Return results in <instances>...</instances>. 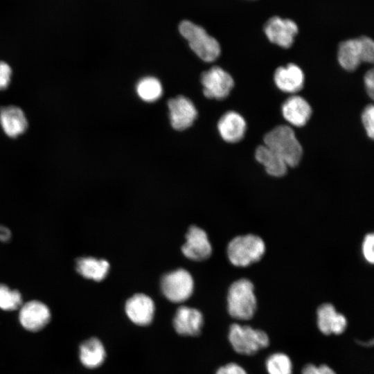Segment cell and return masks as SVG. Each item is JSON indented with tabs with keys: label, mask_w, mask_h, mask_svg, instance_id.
I'll list each match as a JSON object with an SVG mask.
<instances>
[{
	"label": "cell",
	"mask_w": 374,
	"mask_h": 374,
	"mask_svg": "<svg viewBox=\"0 0 374 374\" xmlns=\"http://www.w3.org/2000/svg\"><path fill=\"white\" fill-rule=\"evenodd\" d=\"M179 30L190 48L204 62H211L219 57L221 52L219 42L200 26L184 20L179 25Z\"/></svg>",
	"instance_id": "277c9868"
},
{
	"label": "cell",
	"mask_w": 374,
	"mask_h": 374,
	"mask_svg": "<svg viewBox=\"0 0 374 374\" xmlns=\"http://www.w3.org/2000/svg\"><path fill=\"white\" fill-rule=\"evenodd\" d=\"M374 235L373 233L367 234L362 242V253L365 260L373 264L374 262Z\"/></svg>",
	"instance_id": "f546056e"
},
{
	"label": "cell",
	"mask_w": 374,
	"mask_h": 374,
	"mask_svg": "<svg viewBox=\"0 0 374 374\" xmlns=\"http://www.w3.org/2000/svg\"><path fill=\"white\" fill-rule=\"evenodd\" d=\"M139 96L146 102H154L162 94V86L159 80L154 77H145L136 85Z\"/></svg>",
	"instance_id": "cb8c5ba5"
},
{
	"label": "cell",
	"mask_w": 374,
	"mask_h": 374,
	"mask_svg": "<svg viewBox=\"0 0 374 374\" xmlns=\"http://www.w3.org/2000/svg\"><path fill=\"white\" fill-rule=\"evenodd\" d=\"M217 129L224 141L237 143L241 141L245 134L247 123L240 114L229 111L220 118Z\"/></svg>",
	"instance_id": "ac0fdd59"
},
{
	"label": "cell",
	"mask_w": 374,
	"mask_h": 374,
	"mask_svg": "<svg viewBox=\"0 0 374 374\" xmlns=\"http://www.w3.org/2000/svg\"><path fill=\"white\" fill-rule=\"evenodd\" d=\"M215 374H248V373L240 364L229 362L218 368Z\"/></svg>",
	"instance_id": "4dcf8cb0"
},
{
	"label": "cell",
	"mask_w": 374,
	"mask_h": 374,
	"mask_svg": "<svg viewBox=\"0 0 374 374\" xmlns=\"http://www.w3.org/2000/svg\"><path fill=\"white\" fill-rule=\"evenodd\" d=\"M0 126L7 136L15 139L26 132L28 121L21 107L6 105L0 108Z\"/></svg>",
	"instance_id": "5bb4252c"
},
{
	"label": "cell",
	"mask_w": 374,
	"mask_h": 374,
	"mask_svg": "<svg viewBox=\"0 0 374 374\" xmlns=\"http://www.w3.org/2000/svg\"><path fill=\"white\" fill-rule=\"evenodd\" d=\"M358 343L362 346H373V339L368 340V341H358Z\"/></svg>",
	"instance_id": "836d02e7"
},
{
	"label": "cell",
	"mask_w": 374,
	"mask_h": 374,
	"mask_svg": "<svg viewBox=\"0 0 374 374\" xmlns=\"http://www.w3.org/2000/svg\"><path fill=\"white\" fill-rule=\"evenodd\" d=\"M317 325L319 330L324 335H340L348 326L346 317L337 311L331 303H323L317 310Z\"/></svg>",
	"instance_id": "30bf717a"
},
{
	"label": "cell",
	"mask_w": 374,
	"mask_h": 374,
	"mask_svg": "<svg viewBox=\"0 0 374 374\" xmlns=\"http://www.w3.org/2000/svg\"><path fill=\"white\" fill-rule=\"evenodd\" d=\"M204 323L203 315L194 308L180 306L173 319L175 331L181 335L197 336L201 332Z\"/></svg>",
	"instance_id": "9a60e30c"
},
{
	"label": "cell",
	"mask_w": 374,
	"mask_h": 374,
	"mask_svg": "<svg viewBox=\"0 0 374 374\" xmlns=\"http://www.w3.org/2000/svg\"><path fill=\"white\" fill-rule=\"evenodd\" d=\"M274 81L279 90L285 93H294L303 87L305 75L298 65L290 63L276 69Z\"/></svg>",
	"instance_id": "2e32d148"
},
{
	"label": "cell",
	"mask_w": 374,
	"mask_h": 374,
	"mask_svg": "<svg viewBox=\"0 0 374 374\" xmlns=\"http://www.w3.org/2000/svg\"><path fill=\"white\" fill-rule=\"evenodd\" d=\"M109 269V262L104 259L91 256L80 257L75 260V270L82 277L95 281L103 280Z\"/></svg>",
	"instance_id": "44dd1931"
},
{
	"label": "cell",
	"mask_w": 374,
	"mask_h": 374,
	"mask_svg": "<svg viewBox=\"0 0 374 374\" xmlns=\"http://www.w3.org/2000/svg\"><path fill=\"white\" fill-rule=\"evenodd\" d=\"M362 121L367 136L371 139L374 137V107L367 105L362 113Z\"/></svg>",
	"instance_id": "484cf974"
},
{
	"label": "cell",
	"mask_w": 374,
	"mask_h": 374,
	"mask_svg": "<svg viewBox=\"0 0 374 374\" xmlns=\"http://www.w3.org/2000/svg\"><path fill=\"white\" fill-rule=\"evenodd\" d=\"M255 158L264 166L266 172L272 177H283L287 171L288 166L285 161L265 145L257 147L255 151Z\"/></svg>",
	"instance_id": "7402d4cb"
},
{
	"label": "cell",
	"mask_w": 374,
	"mask_h": 374,
	"mask_svg": "<svg viewBox=\"0 0 374 374\" xmlns=\"http://www.w3.org/2000/svg\"><path fill=\"white\" fill-rule=\"evenodd\" d=\"M337 60L348 71L356 70L362 62V48L360 37L340 42L337 50Z\"/></svg>",
	"instance_id": "d6986e66"
},
{
	"label": "cell",
	"mask_w": 374,
	"mask_h": 374,
	"mask_svg": "<svg viewBox=\"0 0 374 374\" xmlns=\"http://www.w3.org/2000/svg\"><path fill=\"white\" fill-rule=\"evenodd\" d=\"M265 251L264 241L253 234L235 237L227 247L228 258L237 267H247L258 261Z\"/></svg>",
	"instance_id": "5b68a950"
},
{
	"label": "cell",
	"mask_w": 374,
	"mask_h": 374,
	"mask_svg": "<svg viewBox=\"0 0 374 374\" xmlns=\"http://www.w3.org/2000/svg\"><path fill=\"white\" fill-rule=\"evenodd\" d=\"M80 363L89 369L100 366L106 357V351L102 341L97 337H90L82 341L78 350Z\"/></svg>",
	"instance_id": "ffe728a7"
},
{
	"label": "cell",
	"mask_w": 374,
	"mask_h": 374,
	"mask_svg": "<svg viewBox=\"0 0 374 374\" xmlns=\"http://www.w3.org/2000/svg\"><path fill=\"white\" fill-rule=\"evenodd\" d=\"M125 309L132 322L139 326H147L153 320L155 306L148 296L136 294L127 299Z\"/></svg>",
	"instance_id": "4fadbf2b"
},
{
	"label": "cell",
	"mask_w": 374,
	"mask_h": 374,
	"mask_svg": "<svg viewBox=\"0 0 374 374\" xmlns=\"http://www.w3.org/2000/svg\"><path fill=\"white\" fill-rule=\"evenodd\" d=\"M12 237L10 230L3 225H0V241L3 242H8Z\"/></svg>",
	"instance_id": "d6a6232c"
},
{
	"label": "cell",
	"mask_w": 374,
	"mask_h": 374,
	"mask_svg": "<svg viewBox=\"0 0 374 374\" xmlns=\"http://www.w3.org/2000/svg\"><path fill=\"white\" fill-rule=\"evenodd\" d=\"M364 80L366 91L368 96L373 99L374 96V73L373 69L365 73Z\"/></svg>",
	"instance_id": "1f68e13d"
},
{
	"label": "cell",
	"mask_w": 374,
	"mask_h": 374,
	"mask_svg": "<svg viewBox=\"0 0 374 374\" xmlns=\"http://www.w3.org/2000/svg\"><path fill=\"white\" fill-rule=\"evenodd\" d=\"M283 118L292 125L304 126L310 120L312 110L309 103L299 96L289 97L282 105Z\"/></svg>",
	"instance_id": "e0dca14e"
},
{
	"label": "cell",
	"mask_w": 374,
	"mask_h": 374,
	"mask_svg": "<svg viewBox=\"0 0 374 374\" xmlns=\"http://www.w3.org/2000/svg\"><path fill=\"white\" fill-rule=\"evenodd\" d=\"M12 70L10 65L3 60H0V91L7 89L11 82Z\"/></svg>",
	"instance_id": "83f0119b"
},
{
	"label": "cell",
	"mask_w": 374,
	"mask_h": 374,
	"mask_svg": "<svg viewBox=\"0 0 374 374\" xmlns=\"http://www.w3.org/2000/svg\"><path fill=\"white\" fill-rule=\"evenodd\" d=\"M229 341L235 352L251 356L269 345V337L263 330L250 326L233 323L229 327Z\"/></svg>",
	"instance_id": "3957f363"
},
{
	"label": "cell",
	"mask_w": 374,
	"mask_h": 374,
	"mask_svg": "<svg viewBox=\"0 0 374 374\" xmlns=\"http://www.w3.org/2000/svg\"><path fill=\"white\" fill-rule=\"evenodd\" d=\"M172 127L177 130H184L192 125L197 112L192 101L183 96L171 98L168 102Z\"/></svg>",
	"instance_id": "8fae6325"
},
{
	"label": "cell",
	"mask_w": 374,
	"mask_h": 374,
	"mask_svg": "<svg viewBox=\"0 0 374 374\" xmlns=\"http://www.w3.org/2000/svg\"><path fill=\"white\" fill-rule=\"evenodd\" d=\"M201 81L204 96L216 100L226 98L234 86L231 75L219 66H213L203 72Z\"/></svg>",
	"instance_id": "9c48e42d"
},
{
	"label": "cell",
	"mask_w": 374,
	"mask_h": 374,
	"mask_svg": "<svg viewBox=\"0 0 374 374\" xmlns=\"http://www.w3.org/2000/svg\"><path fill=\"white\" fill-rule=\"evenodd\" d=\"M186 238V241L181 247V251L186 257L199 261L210 256L212 252L211 245L203 229L196 226H190Z\"/></svg>",
	"instance_id": "7c38bea8"
},
{
	"label": "cell",
	"mask_w": 374,
	"mask_h": 374,
	"mask_svg": "<svg viewBox=\"0 0 374 374\" xmlns=\"http://www.w3.org/2000/svg\"><path fill=\"white\" fill-rule=\"evenodd\" d=\"M263 31L268 40L281 48L292 46L299 33L296 23L290 19L273 16L263 26Z\"/></svg>",
	"instance_id": "ba28073f"
},
{
	"label": "cell",
	"mask_w": 374,
	"mask_h": 374,
	"mask_svg": "<svg viewBox=\"0 0 374 374\" xmlns=\"http://www.w3.org/2000/svg\"><path fill=\"white\" fill-rule=\"evenodd\" d=\"M264 145L278 154L288 167L296 166L303 155V148L291 127L278 125L264 136Z\"/></svg>",
	"instance_id": "6da1fadb"
},
{
	"label": "cell",
	"mask_w": 374,
	"mask_h": 374,
	"mask_svg": "<svg viewBox=\"0 0 374 374\" xmlns=\"http://www.w3.org/2000/svg\"><path fill=\"white\" fill-rule=\"evenodd\" d=\"M23 303L21 292L8 285L0 283V309L10 312L19 310Z\"/></svg>",
	"instance_id": "d4e9b609"
},
{
	"label": "cell",
	"mask_w": 374,
	"mask_h": 374,
	"mask_svg": "<svg viewBox=\"0 0 374 374\" xmlns=\"http://www.w3.org/2000/svg\"><path fill=\"white\" fill-rule=\"evenodd\" d=\"M362 48V62L373 63L374 60V42L368 36H360Z\"/></svg>",
	"instance_id": "4316f807"
},
{
	"label": "cell",
	"mask_w": 374,
	"mask_h": 374,
	"mask_svg": "<svg viewBox=\"0 0 374 374\" xmlns=\"http://www.w3.org/2000/svg\"><path fill=\"white\" fill-rule=\"evenodd\" d=\"M301 374H337L335 371L327 364L317 366L314 364H306L301 370Z\"/></svg>",
	"instance_id": "f1b7e54d"
},
{
	"label": "cell",
	"mask_w": 374,
	"mask_h": 374,
	"mask_svg": "<svg viewBox=\"0 0 374 374\" xmlns=\"http://www.w3.org/2000/svg\"><path fill=\"white\" fill-rule=\"evenodd\" d=\"M257 310V299L253 283L241 278L231 284L227 294V310L229 315L238 320L251 319Z\"/></svg>",
	"instance_id": "7a4b0ae2"
},
{
	"label": "cell",
	"mask_w": 374,
	"mask_h": 374,
	"mask_svg": "<svg viewBox=\"0 0 374 374\" xmlns=\"http://www.w3.org/2000/svg\"><path fill=\"white\" fill-rule=\"evenodd\" d=\"M161 291L169 301L181 303L187 300L193 290V280L190 273L178 269L165 274L161 281Z\"/></svg>",
	"instance_id": "8992f818"
},
{
	"label": "cell",
	"mask_w": 374,
	"mask_h": 374,
	"mask_svg": "<svg viewBox=\"0 0 374 374\" xmlns=\"http://www.w3.org/2000/svg\"><path fill=\"white\" fill-rule=\"evenodd\" d=\"M18 319L24 330L37 332L49 323L51 312L44 302L36 299L30 300L23 303L19 308Z\"/></svg>",
	"instance_id": "52a82bcc"
},
{
	"label": "cell",
	"mask_w": 374,
	"mask_h": 374,
	"mask_svg": "<svg viewBox=\"0 0 374 374\" xmlns=\"http://www.w3.org/2000/svg\"><path fill=\"white\" fill-rule=\"evenodd\" d=\"M268 374H293V364L285 353L276 352L269 355L265 363Z\"/></svg>",
	"instance_id": "603a6c76"
}]
</instances>
